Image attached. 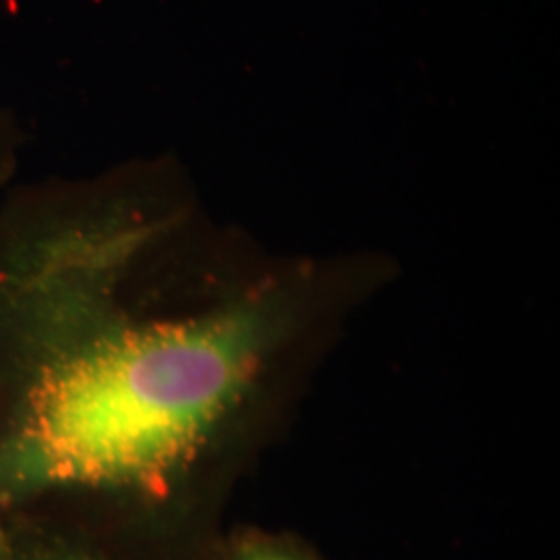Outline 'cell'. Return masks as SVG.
<instances>
[{"mask_svg":"<svg viewBox=\"0 0 560 560\" xmlns=\"http://www.w3.org/2000/svg\"><path fill=\"white\" fill-rule=\"evenodd\" d=\"M189 201L168 161L0 201V523L154 532L254 376L252 310L166 303Z\"/></svg>","mask_w":560,"mask_h":560,"instance_id":"1","label":"cell"},{"mask_svg":"<svg viewBox=\"0 0 560 560\" xmlns=\"http://www.w3.org/2000/svg\"><path fill=\"white\" fill-rule=\"evenodd\" d=\"M0 555L2 560H127L106 536L34 517L0 523Z\"/></svg>","mask_w":560,"mask_h":560,"instance_id":"2","label":"cell"},{"mask_svg":"<svg viewBox=\"0 0 560 560\" xmlns=\"http://www.w3.org/2000/svg\"><path fill=\"white\" fill-rule=\"evenodd\" d=\"M27 133L13 108L0 102V201L15 185Z\"/></svg>","mask_w":560,"mask_h":560,"instance_id":"3","label":"cell"},{"mask_svg":"<svg viewBox=\"0 0 560 560\" xmlns=\"http://www.w3.org/2000/svg\"><path fill=\"white\" fill-rule=\"evenodd\" d=\"M241 560H298L287 552H279V550H258V552H252L247 555L245 559Z\"/></svg>","mask_w":560,"mask_h":560,"instance_id":"4","label":"cell"},{"mask_svg":"<svg viewBox=\"0 0 560 560\" xmlns=\"http://www.w3.org/2000/svg\"><path fill=\"white\" fill-rule=\"evenodd\" d=\"M0 560H2V557H0Z\"/></svg>","mask_w":560,"mask_h":560,"instance_id":"5","label":"cell"},{"mask_svg":"<svg viewBox=\"0 0 560 560\" xmlns=\"http://www.w3.org/2000/svg\"><path fill=\"white\" fill-rule=\"evenodd\" d=\"M0 557H2V555H0Z\"/></svg>","mask_w":560,"mask_h":560,"instance_id":"6","label":"cell"}]
</instances>
